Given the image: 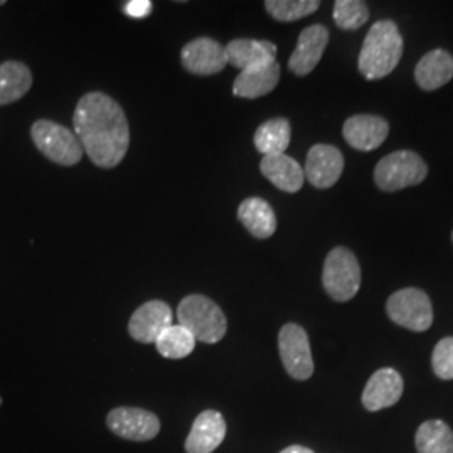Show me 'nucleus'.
<instances>
[{
	"label": "nucleus",
	"mask_w": 453,
	"mask_h": 453,
	"mask_svg": "<svg viewBox=\"0 0 453 453\" xmlns=\"http://www.w3.org/2000/svg\"><path fill=\"white\" fill-rule=\"evenodd\" d=\"M84 153L99 168H114L130 146V127L123 108L104 93H88L73 116Z\"/></svg>",
	"instance_id": "f257e3e1"
},
{
	"label": "nucleus",
	"mask_w": 453,
	"mask_h": 453,
	"mask_svg": "<svg viewBox=\"0 0 453 453\" xmlns=\"http://www.w3.org/2000/svg\"><path fill=\"white\" fill-rule=\"evenodd\" d=\"M387 119L374 114H355L342 125V136L357 151H372L388 136Z\"/></svg>",
	"instance_id": "ddd939ff"
},
{
	"label": "nucleus",
	"mask_w": 453,
	"mask_h": 453,
	"mask_svg": "<svg viewBox=\"0 0 453 453\" xmlns=\"http://www.w3.org/2000/svg\"><path fill=\"white\" fill-rule=\"evenodd\" d=\"M323 286L327 296L338 303H346L361 288V267L357 256L344 249H333L324 260Z\"/></svg>",
	"instance_id": "39448f33"
},
{
	"label": "nucleus",
	"mask_w": 453,
	"mask_h": 453,
	"mask_svg": "<svg viewBox=\"0 0 453 453\" xmlns=\"http://www.w3.org/2000/svg\"><path fill=\"white\" fill-rule=\"evenodd\" d=\"M226 52L228 65L245 71V69L274 63L277 48L274 42H269V41L234 39L226 44Z\"/></svg>",
	"instance_id": "f3484780"
},
{
	"label": "nucleus",
	"mask_w": 453,
	"mask_h": 453,
	"mask_svg": "<svg viewBox=\"0 0 453 453\" xmlns=\"http://www.w3.org/2000/svg\"><path fill=\"white\" fill-rule=\"evenodd\" d=\"M403 395V378L393 368H381L368 380L363 391V406L368 411H380L396 405Z\"/></svg>",
	"instance_id": "dca6fc26"
},
{
	"label": "nucleus",
	"mask_w": 453,
	"mask_h": 453,
	"mask_svg": "<svg viewBox=\"0 0 453 453\" xmlns=\"http://www.w3.org/2000/svg\"><path fill=\"white\" fill-rule=\"evenodd\" d=\"M329 42V31L323 24L306 27L289 58V69L296 76H308L319 65Z\"/></svg>",
	"instance_id": "4468645a"
},
{
	"label": "nucleus",
	"mask_w": 453,
	"mask_h": 453,
	"mask_svg": "<svg viewBox=\"0 0 453 453\" xmlns=\"http://www.w3.org/2000/svg\"><path fill=\"white\" fill-rule=\"evenodd\" d=\"M432 366L440 380H453V338L437 342L432 355Z\"/></svg>",
	"instance_id": "cd10ccee"
},
{
	"label": "nucleus",
	"mask_w": 453,
	"mask_h": 453,
	"mask_svg": "<svg viewBox=\"0 0 453 453\" xmlns=\"http://www.w3.org/2000/svg\"><path fill=\"white\" fill-rule=\"evenodd\" d=\"M291 143V123L286 118H273L262 123L256 134L254 145L264 157L284 155Z\"/></svg>",
	"instance_id": "5701e85b"
},
{
	"label": "nucleus",
	"mask_w": 453,
	"mask_h": 453,
	"mask_svg": "<svg viewBox=\"0 0 453 453\" xmlns=\"http://www.w3.org/2000/svg\"><path fill=\"white\" fill-rule=\"evenodd\" d=\"M181 65L196 76H211L226 65V46L211 37H196L181 49Z\"/></svg>",
	"instance_id": "9d476101"
},
{
	"label": "nucleus",
	"mask_w": 453,
	"mask_h": 453,
	"mask_svg": "<svg viewBox=\"0 0 453 453\" xmlns=\"http://www.w3.org/2000/svg\"><path fill=\"white\" fill-rule=\"evenodd\" d=\"M226 434V418L220 411L205 410L195 418L185 441L187 453H211L219 449Z\"/></svg>",
	"instance_id": "2eb2a0df"
},
{
	"label": "nucleus",
	"mask_w": 453,
	"mask_h": 453,
	"mask_svg": "<svg viewBox=\"0 0 453 453\" xmlns=\"http://www.w3.org/2000/svg\"><path fill=\"white\" fill-rule=\"evenodd\" d=\"M428 175L426 163L415 151H393L376 165L374 183L383 192H396L418 185Z\"/></svg>",
	"instance_id": "423d86ee"
},
{
	"label": "nucleus",
	"mask_w": 453,
	"mask_h": 453,
	"mask_svg": "<svg viewBox=\"0 0 453 453\" xmlns=\"http://www.w3.org/2000/svg\"><path fill=\"white\" fill-rule=\"evenodd\" d=\"M415 443L418 453H453V432L443 421H425L417 432Z\"/></svg>",
	"instance_id": "b1692460"
},
{
	"label": "nucleus",
	"mask_w": 453,
	"mask_h": 453,
	"mask_svg": "<svg viewBox=\"0 0 453 453\" xmlns=\"http://www.w3.org/2000/svg\"><path fill=\"white\" fill-rule=\"evenodd\" d=\"M237 217L254 237L269 239L271 235H274L277 219L273 207L264 198H245L237 211Z\"/></svg>",
	"instance_id": "412c9836"
},
{
	"label": "nucleus",
	"mask_w": 453,
	"mask_h": 453,
	"mask_svg": "<svg viewBox=\"0 0 453 453\" xmlns=\"http://www.w3.org/2000/svg\"><path fill=\"white\" fill-rule=\"evenodd\" d=\"M4 4H5V2H4V0H0V5H4Z\"/></svg>",
	"instance_id": "7c9ffc66"
},
{
	"label": "nucleus",
	"mask_w": 453,
	"mask_h": 453,
	"mask_svg": "<svg viewBox=\"0 0 453 453\" xmlns=\"http://www.w3.org/2000/svg\"><path fill=\"white\" fill-rule=\"evenodd\" d=\"M177 318L180 326L187 327L194 334L195 340L200 342L215 344L226 336V314L207 296H187L179 304Z\"/></svg>",
	"instance_id": "7ed1b4c3"
},
{
	"label": "nucleus",
	"mask_w": 453,
	"mask_h": 453,
	"mask_svg": "<svg viewBox=\"0 0 453 453\" xmlns=\"http://www.w3.org/2000/svg\"><path fill=\"white\" fill-rule=\"evenodd\" d=\"M34 145L50 162L73 166L81 162L84 150L76 133L50 119H39L31 128Z\"/></svg>",
	"instance_id": "20e7f679"
},
{
	"label": "nucleus",
	"mask_w": 453,
	"mask_h": 453,
	"mask_svg": "<svg viewBox=\"0 0 453 453\" xmlns=\"http://www.w3.org/2000/svg\"><path fill=\"white\" fill-rule=\"evenodd\" d=\"M333 17L342 31H357L368 22L370 11L361 0H336Z\"/></svg>",
	"instance_id": "bb28decb"
},
{
	"label": "nucleus",
	"mask_w": 453,
	"mask_h": 453,
	"mask_svg": "<svg viewBox=\"0 0 453 453\" xmlns=\"http://www.w3.org/2000/svg\"><path fill=\"white\" fill-rule=\"evenodd\" d=\"M265 11L279 22H294L311 16L319 9L318 0H267Z\"/></svg>",
	"instance_id": "a878e982"
},
{
	"label": "nucleus",
	"mask_w": 453,
	"mask_h": 453,
	"mask_svg": "<svg viewBox=\"0 0 453 453\" xmlns=\"http://www.w3.org/2000/svg\"><path fill=\"white\" fill-rule=\"evenodd\" d=\"M153 4L150 0H130L128 4H125V14L131 19H145L146 16L151 14Z\"/></svg>",
	"instance_id": "c85d7f7f"
},
{
	"label": "nucleus",
	"mask_w": 453,
	"mask_h": 453,
	"mask_svg": "<svg viewBox=\"0 0 453 453\" xmlns=\"http://www.w3.org/2000/svg\"><path fill=\"white\" fill-rule=\"evenodd\" d=\"M279 453H314L308 447H303V445H291L288 449H284L282 452Z\"/></svg>",
	"instance_id": "c756f323"
},
{
	"label": "nucleus",
	"mask_w": 453,
	"mask_h": 453,
	"mask_svg": "<svg viewBox=\"0 0 453 453\" xmlns=\"http://www.w3.org/2000/svg\"><path fill=\"white\" fill-rule=\"evenodd\" d=\"M0 405H2V398H0Z\"/></svg>",
	"instance_id": "2f4dec72"
},
{
	"label": "nucleus",
	"mask_w": 453,
	"mask_h": 453,
	"mask_svg": "<svg viewBox=\"0 0 453 453\" xmlns=\"http://www.w3.org/2000/svg\"><path fill=\"white\" fill-rule=\"evenodd\" d=\"M33 73L29 65L19 61L0 65V106L16 103L33 88Z\"/></svg>",
	"instance_id": "4be33fe9"
},
{
	"label": "nucleus",
	"mask_w": 453,
	"mask_h": 453,
	"mask_svg": "<svg viewBox=\"0 0 453 453\" xmlns=\"http://www.w3.org/2000/svg\"><path fill=\"white\" fill-rule=\"evenodd\" d=\"M108 428L131 441H150L160 434V418L143 408L119 406L108 413Z\"/></svg>",
	"instance_id": "1a4fd4ad"
},
{
	"label": "nucleus",
	"mask_w": 453,
	"mask_h": 453,
	"mask_svg": "<svg viewBox=\"0 0 453 453\" xmlns=\"http://www.w3.org/2000/svg\"><path fill=\"white\" fill-rule=\"evenodd\" d=\"M170 326H173L172 308L163 301H148L133 312L128 331L133 340L151 344L157 342L163 331Z\"/></svg>",
	"instance_id": "9b49d317"
},
{
	"label": "nucleus",
	"mask_w": 453,
	"mask_h": 453,
	"mask_svg": "<svg viewBox=\"0 0 453 453\" xmlns=\"http://www.w3.org/2000/svg\"><path fill=\"white\" fill-rule=\"evenodd\" d=\"M342 168L344 158L340 150L336 146L321 143L309 150L304 177L316 188H329L340 180Z\"/></svg>",
	"instance_id": "f8f14e48"
},
{
	"label": "nucleus",
	"mask_w": 453,
	"mask_h": 453,
	"mask_svg": "<svg viewBox=\"0 0 453 453\" xmlns=\"http://www.w3.org/2000/svg\"><path fill=\"white\" fill-rule=\"evenodd\" d=\"M279 355L286 372L294 380L306 381L312 376L314 361L308 333L303 326L294 323L282 326L279 331Z\"/></svg>",
	"instance_id": "6e6552de"
},
{
	"label": "nucleus",
	"mask_w": 453,
	"mask_h": 453,
	"mask_svg": "<svg viewBox=\"0 0 453 453\" xmlns=\"http://www.w3.org/2000/svg\"><path fill=\"white\" fill-rule=\"evenodd\" d=\"M260 173L279 190L296 194L304 185V168L288 155L264 157L260 162Z\"/></svg>",
	"instance_id": "a211bd4d"
},
{
	"label": "nucleus",
	"mask_w": 453,
	"mask_h": 453,
	"mask_svg": "<svg viewBox=\"0 0 453 453\" xmlns=\"http://www.w3.org/2000/svg\"><path fill=\"white\" fill-rule=\"evenodd\" d=\"M453 78V56L445 49L426 52L415 69V81L423 91H435Z\"/></svg>",
	"instance_id": "aec40b11"
},
{
	"label": "nucleus",
	"mask_w": 453,
	"mask_h": 453,
	"mask_svg": "<svg viewBox=\"0 0 453 453\" xmlns=\"http://www.w3.org/2000/svg\"><path fill=\"white\" fill-rule=\"evenodd\" d=\"M403 56V37L393 20H378L366 34L357 58V69L368 80L387 78Z\"/></svg>",
	"instance_id": "f03ea898"
},
{
	"label": "nucleus",
	"mask_w": 453,
	"mask_h": 453,
	"mask_svg": "<svg viewBox=\"0 0 453 453\" xmlns=\"http://www.w3.org/2000/svg\"><path fill=\"white\" fill-rule=\"evenodd\" d=\"M452 241H453V234H452Z\"/></svg>",
	"instance_id": "473e14b6"
},
{
	"label": "nucleus",
	"mask_w": 453,
	"mask_h": 453,
	"mask_svg": "<svg viewBox=\"0 0 453 453\" xmlns=\"http://www.w3.org/2000/svg\"><path fill=\"white\" fill-rule=\"evenodd\" d=\"M280 80V65L277 61L271 65H260L241 71L234 82L232 93L245 99H257L273 93Z\"/></svg>",
	"instance_id": "6ab92c4d"
},
{
	"label": "nucleus",
	"mask_w": 453,
	"mask_h": 453,
	"mask_svg": "<svg viewBox=\"0 0 453 453\" xmlns=\"http://www.w3.org/2000/svg\"><path fill=\"white\" fill-rule=\"evenodd\" d=\"M389 319L415 333H423L434 324V308L430 297L415 288H406L389 296L387 303Z\"/></svg>",
	"instance_id": "0eeeda50"
},
{
	"label": "nucleus",
	"mask_w": 453,
	"mask_h": 453,
	"mask_svg": "<svg viewBox=\"0 0 453 453\" xmlns=\"http://www.w3.org/2000/svg\"><path fill=\"white\" fill-rule=\"evenodd\" d=\"M195 342L196 340H195L194 334L187 327H183L180 324H173L163 331L155 344L163 357L181 359V357H187L194 353Z\"/></svg>",
	"instance_id": "393cba45"
}]
</instances>
